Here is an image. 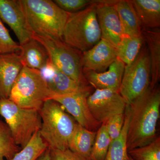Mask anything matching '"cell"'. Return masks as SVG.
Here are the masks:
<instances>
[{"instance_id": "obj_1", "label": "cell", "mask_w": 160, "mask_h": 160, "mask_svg": "<svg viewBox=\"0 0 160 160\" xmlns=\"http://www.w3.org/2000/svg\"><path fill=\"white\" fill-rule=\"evenodd\" d=\"M130 115L127 138L128 151L149 144L156 138L160 117L159 87L149 88L129 105Z\"/></svg>"}, {"instance_id": "obj_2", "label": "cell", "mask_w": 160, "mask_h": 160, "mask_svg": "<svg viewBox=\"0 0 160 160\" xmlns=\"http://www.w3.org/2000/svg\"><path fill=\"white\" fill-rule=\"evenodd\" d=\"M20 2L33 35L63 40L68 12L51 0H20Z\"/></svg>"}, {"instance_id": "obj_3", "label": "cell", "mask_w": 160, "mask_h": 160, "mask_svg": "<svg viewBox=\"0 0 160 160\" xmlns=\"http://www.w3.org/2000/svg\"><path fill=\"white\" fill-rule=\"evenodd\" d=\"M39 112L42 126L41 137L50 149H68V142L77 122L62 105L49 99L44 102Z\"/></svg>"}, {"instance_id": "obj_4", "label": "cell", "mask_w": 160, "mask_h": 160, "mask_svg": "<svg viewBox=\"0 0 160 160\" xmlns=\"http://www.w3.org/2000/svg\"><path fill=\"white\" fill-rule=\"evenodd\" d=\"M96 13V2L74 13H69L62 40L82 52L91 49L101 40Z\"/></svg>"}, {"instance_id": "obj_5", "label": "cell", "mask_w": 160, "mask_h": 160, "mask_svg": "<svg viewBox=\"0 0 160 160\" xmlns=\"http://www.w3.org/2000/svg\"><path fill=\"white\" fill-rule=\"evenodd\" d=\"M51 95L40 70L23 67L12 86L9 99L21 108L39 111Z\"/></svg>"}, {"instance_id": "obj_6", "label": "cell", "mask_w": 160, "mask_h": 160, "mask_svg": "<svg viewBox=\"0 0 160 160\" xmlns=\"http://www.w3.org/2000/svg\"><path fill=\"white\" fill-rule=\"evenodd\" d=\"M0 115L5 120L15 143L22 149L42 126L39 111L21 108L9 98L0 99Z\"/></svg>"}, {"instance_id": "obj_7", "label": "cell", "mask_w": 160, "mask_h": 160, "mask_svg": "<svg viewBox=\"0 0 160 160\" xmlns=\"http://www.w3.org/2000/svg\"><path fill=\"white\" fill-rule=\"evenodd\" d=\"M151 66L148 48L143 45L135 59L126 65L119 92L127 105L144 94L150 86Z\"/></svg>"}, {"instance_id": "obj_8", "label": "cell", "mask_w": 160, "mask_h": 160, "mask_svg": "<svg viewBox=\"0 0 160 160\" xmlns=\"http://www.w3.org/2000/svg\"><path fill=\"white\" fill-rule=\"evenodd\" d=\"M45 46L49 60L59 70L80 84L89 85L83 72L82 52L67 45L63 40L33 35Z\"/></svg>"}, {"instance_id": "obj_9", "label": "cell", "mask_w": 160, "mask_h": 160, "mask_svg": "<svg viewBox=\"0 0 160 160\" xmlns=\"http://www.w3.org/2000/svg\"><path fill=\"white\" fill-rule=\"evenodd\" d=\"M87 103L95 119L106 124L112 117L125 112L126 101L119 92L109 89H96L87 98Z\"/></svg>"}, {"instance_id": "obj_10", "label": "cell", "mask_w": 160, "mask_h": 160, "mask_svg": "<svg viewBox=\"0 0 160 160\" xmlns=\"http://www.w3.org/2000/svg\"><path fill=\"white\" fill-rule=\"evenodd\" d=\"M90 94L87 92H75L52 96L49 99L62 105L80 126L90 131L97 132L102 124L95 119L89 110L87 98Z\"/></svg>"}, {"instance_id": "obj_11", "label": "cell", "mask_w": 160, "mask_h": 160, "mask_svg": "<svg viewBox=\"0 0 160 160\" xmlns=\"http://www.w3.org/2000/svg\"><path fill=\"white\" fill-rule=\"evenodd\" d=\"M116 1H96L97 16L102 35L101 38L106 40L116 48L123 35L119 18L115 7Z\"/></svg>"}, {"instance_id": "obj_12", "label": "cell", "mask_w": 160, "mask_h": 160, "mask_svg": "<svg viewBox=\"0 0 160 160\" xmlns=\"http://www.w3.org/2000/svg\"><path fill=\"white\" fill-rule=\"evenodd\" d=\"M40 71L47 83L51 97L78 92L90 93L89 85H83L72 79L59 70L50 60Z\"/></svg>"}, {"instance_id": "obj_13", "label": "cell", "mask_w": 160, "mask_h": 160, "mask_svg": "<svg viewBox=\"0 0 160 160\" xmlns=\"http://www.w3.org/2000/svg\"><path fill=\"white\" fill-rule=\"evenodd\" d=\"M0 19L13 31L20 45L32 38L20 0H0Z\"/></svg>"}, {"instance_id": "obj_14", "label": "cell", "mask_w": 160, "mask_h": 160, "mask_svg": "<svg viewBox=\"0 0 160 160\" xmlns=\"http://www.w3.org/2000/svg\"><path fill=\"white\" fill-rule=\"evenodd\" d=\"M116 48L106 40H101L91 49L82 52L83 71L102 72L117 58Z\"/></svg>"}, {"instance_id": "obj_15", "label": "cell", "mask_w": 160, "mask_h": 160, "mask_svg": "<svg viewBox=\"0 0 160 160\" xmlns=\"http://www.w3.org/2000/svg\"><path fill=\"white\" fill-rule=\"evenodd\" d=\"M125 66L124 63L117 58L108 70L104 72L83 71V72L88 84L96 89L119 92Z\"/></svg>"}, {"instance_id": "obj_16", "label": "cell", "mask_w": 160, "mask_h": 160, "mask_svg": "<svg viewBox=\"0 0 160 160\" xmlns=\"http://www.w3.org/2000/svg\"><path fill=\"white\" fill-rule=\"evenodd\" d=\"M23 67L19 53L0 54V99L9 98L12 86Z\"/></svg>"}, {"instance_id": "obj_17", "label": "cell", "mask_w": 160, "mask_h": 160, "mask_svg": "<svg viewBox=\"0 0 160 160\" xmlns=\"http://www.w3.org/2000/svg\"><path fill=\"white\" fill-rule=\"evenodd\" d=\"M20 47L19 54L23 67L40 70L49 62V54L45 46L33 37Z\"/></svg>"}, {"instance_id": "obj_18", "label": "cell", "mask_w": 160, "mask_h": 160, "mask_svg": "<svg viewBox=\"0 0 160 160\" xmlns=\"http://www.w3.org/2000/svg\"><path fill=\"white\" fill-rule=\"evenodd\" d=\"M143 29L160 26V0H130ZM142 29V30H143Z\"/></svg>"}, {"instance_id": "obj_19", "label": "cell", "mask_w": 160, "mask_h": 160, "mask_svg": "<svg viewBox=\"0 0 160 160\" xmlns=\"http://www.w3.org/2000/svg\"><path fill=\"white\" fill-rule=\"evenodd\" d=\"M142 36L147 45L151 66V82L149 88L152 89L160 78V31L159 29H143Z\"/></svg>"}, {"instance_id": "obj_20", "label": "cell", "mask_w": 160, "mask_h": 160, "mask_svg": "<svg viewBox=\"0 0 160 160\" xmlns=\"http://www.w3.org/2000/svg\"><path fill=\"white\" fill-rule=\"evenodd\" d=\"M123 35L132 37L142 35V29L131 1L119 0L115 3Z\"/></svg>"}, {"instance_id": "obj_21", "label": "cell", "mask_w": 160, "mask_h": 160, "mask_svg": "<svg viewBox=\"0 0 160 160\" xmlns=\"http://www.w3.org/2000/svg\"><path fill=\"white\" fill-rule=\"evenodd\" d=\"M97 132L92 131L77 124L68 142V149L85 160H90L92 148Z\"/></svg>"}, {"instance_id": "obj_22", "label": "cell", "mask_w": 160, "mask_h": 160, "mask_svg": "<svg viewBox=\"0 0 160 160\" xmlns=\"http://www.w3.org/2000/svg\"><path fill=\"white\" fill-rule=\"evenodd\" d=\"M130 115V107L129 105L127 104L122 131L117 138L111 141L105 160H129L127 138Z\"/></svg>"}, {"instance_id": "obj_23", "label": "cell", "mask_w": 160, "mask_h": 160, "mask_svg": "<svg viewBox=\"0 0 160 160\" xmlns=\"http://www.w3.org/2000/svg\"><path fill=\"white\" fill-rule=\"evenodd\" d=\"M143 36L132 37L123 35L116 48L117 57L125 65L131 64L137 57L143 45Z\"/></svg>"}, {"instance_id": "obj_24", "label": "cell", "mask_w": 160, "mask_h": 160, "mask_svg": "<svg viewBox=\"0 0 160 160\" xmlns=\"http://www.w3.org/2000/svg\"><path fill=\"white\" fill-rule=\"evenodd\" d=\"M48 148L39 131L37 132L26 146L11 160H37Z\"/></svg>"}, {"instance_id": "obj_25", "label": "cell", "mask_w": 160, "mask_h": 160, "mask_svg": "<svg viewBox=\"0 0 160 160\" xmlns=\"http://www.w3.org/2000/svg\"><path fill=\"white\" fill-rule=\"evenodd\" d=\"M20 151L15 143L9 127L0 119V160H11Z\"/></svg>"}, {"instance_id": "obj_26", "label": "cell", "mask_w": 160, "mask_h": 160, "mask_svg": "<svg viewBox=\"0 0 160 160\" xmlns=\"http://www.w3.org/2000/svg\"><path fill=\"white\" fill-rule=\"evenodd\" d=\"M111 142L106 124H102L97 131L91 149L90 160H105Z\"/></svg>"}, {"instance_id": "obj_27", "label": "cell", "mask_w": 160, "mask_h": 160, "mask_svg": "<svg viewBox=\"0 0 160 160\" xmlns=\"http://www.w3.org/2000/svg\"><path fill=\"white\" fill-rule=\"evenodd\" d=\"M133 160H160V138L158 137L146 146L128 151Z\"/></svg>"}, {"instance_id": "obj_28", "label": "cell", "mask_w": 160, "mask_h": 160, "mask_svg": "<svg viewBox=\"0 0 160 160\" xmlns=\"http://www.w3.org/2000/svg\"><path fill=\"white\" fill-rule=\"evenodd\" d=\"M20 49V44L12 39L0 19V54L19 53Z\"/></svg>"}, {"instance_id": "obj_29", "label": "cell", "mask_w": 160, "mask_h": 160, "mask_svg": "<svg viewBox=\"0 0 160 160\" xmlns=\"http://www.w3.org/2000/svg\"><path fill=\"white\" fill-rule=\"evenodd\" d=\"M60 8L68 13H74L81 11L95 3V0H54Z\"/></svg>"}, {"instance_id": "obj_30", "label": "cell", "mask_w": 160, "mask_h": 160, "mask_svg": "<svg viewBox=\"0 0 160 160\" xmlns=\"http://www.w3.org/2000/svg\"><path fill=\"white\" fill-rule=\"evenodd\" d=\"M125 119V112L117 114L109 118L106 123L107 131L111 141L120 135Z\"/></svg>"}, {"instance_id": "obj_31", "label": "cell", "mask_w": 160, "mask_h": 160, "mask_svg": "<svg viewBox=\"0 0 160 160\" xmlns=\"http://www.w3.org/2000/svg\"><path fill=\"white\" fill-rule=\"evenodd\" d=\"M50 155L51 160H85L69 149H50Z\"/></svg>"}, {"instance_id": "obj_32", "label": "cell", "mask_w": 160, "mask_h": 160, "mask_svg": "<svg viewBox=\"0 0 160 160\" xmlns=\"http://www.w3.org/2000/svg\"><path fill=\"white\" fill-rule=\"evenodd\" d=\"M37 160H51L50 155V149L48 148Z\"/></svg>"}, {"instance_id": "obj_33", "label": "cell", "mask_w": 160, "mask_h": 160, "mask_svg": "<svg viewBox=\"0 0 160 160\" xmlns=\"http://www.w3.org/2000/svg\"><path fill=\"white\" fill-rule=\"evenodd\" d=\"M128 156H129V160H133L128 155Z\"/></svg>"}]
</instances>
